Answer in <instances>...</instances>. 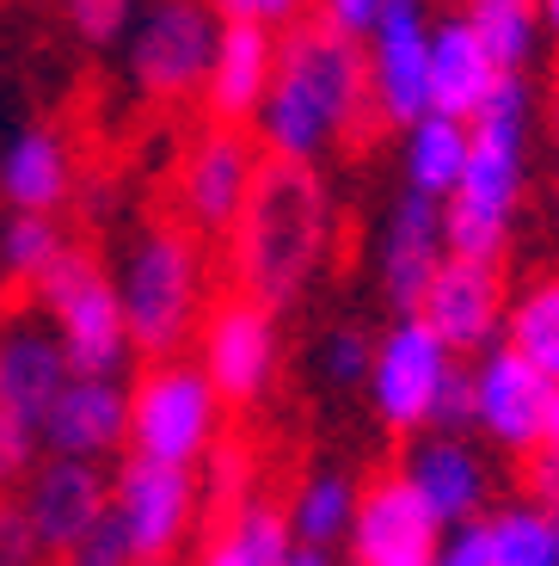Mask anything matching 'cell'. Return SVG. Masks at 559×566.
<instances>
[{"label": "cell", "mask_w": 559, "mask_h": 566, "mask_svg": "<svg viewBox=\"0 0 559 566\" xmlns=\"http://www.w3.org/2000/svg\"><path fill=\"white\" fill-rule=\"evenodd\" d=\"M376 13H381V0H320V19L333 31H345V38H369Z\"/></svg>", "instance_id": "ab89813d"}, {"label": "cell", "mask_w": 559, "mask_h": 566, "mask_svg": "<svg viewBox=\"0 0 559 566\" xmlns=\"http://www.w3.org/2000/svg\"><path fill=\"white\" fill-rule=\"evenodd\" d=\"M215 13H222V19H240V25L277 31V25H289V19L302 13V0H215Z\"/></svg>", "instance_id": "f35d334b"}, {"label": "cell", "mask_w": 559, "mask_h": 566, "mask_svg": "<svg viewBox=\"0 0 559 566\" xmlns=\"http://www.w3.org/2000/svg\"><path fill=\"white\" fill-rule=\"evenodd\" d=\"M553 148H559V99H553Z\"/></svg>", "instance_id": "ee69618b"}, {"label": "cell", "mask_w": 559, "mask_h": 566, "mask_svg": "<svg viewBox=\"0 0 559 566\" xmlns=\"http://www.w3.org/2000/svg\"><path fill=\"white\" fill-rule=\"evenodd\" d=\"M541 450H559V382L547 395V424H541Z\"/></svg>", "instance_id": "60d3db41"}, {"label": "cell", "mask_w": 559, "mask_h": 566, "mask_svg": "<svg viewBox=\"0 0 559 566\" xmlns=\"http://www.w3.org/2000/svg\"><path fill=\"white\" fill-rule=\"evenodd\" d=\"M43 560H50V554H43V542H38V530H31L25 505L0 493V566H43Z\"/></svg>", "instance_id": "d590c367"}, {"label": "cell", "mask_w": 559, "mask_h": 566, "mask_svg": "<svg viewBox=\"0 0 559 566\" xmlns=\"http://www.w3.org/2000/svg\"><path fill=\"white\" fill-rule=\"evenodd\" d=\"M529 81L498 74L474 117H467V167L462 185L443 198V241L455 259H492L510 247V228L529 185Z\"/></svg>", "instance_id": "3957f363"}, {"label": "cell", "mask_w": 559, "mask_h": 566, "mask_svg": "<svg viewBox=\"0 0 559 566\" xmlns=\"http://www.w3.org/2000/svg\"><path fill=\"white\" fill-rule=\"evenodd\" d=\"M486 548L492 566H559V524L529 499L486 511Z\"/></svg>", "instance_id": "f1b7e54d"}, {"label": "cell", "mask_w": 559, "mask_h": 566, "mask_svg": "<svg viewBox=\"0 0 559 566\" xmlns=\"http://www.w3.org/2000/svg\"><path fill=\"white\" fill-rule=\"evenodd\" d=\"M350 517H357V486L345 474H308L289 499V536L302 548H326L350 536Z\"/></svg>", "instance_id": "4316f807"}, {"label": "cell", "mask_w": 559, "mask_h": 566, "mask_svg": "<svg viewBox=\"0 0 559 566\" xmlns=\"http://www.w3.org/2000/svg\"><path fill=\"white\" fill-rule=\"evenodd\" d=\"M369 357H376V339L363 326H333L320 345V369L333 388H363L369 382Z\"/></svg>", "instance_id": "4dcf8cb0"}, {"label": "cell", "mask_w": 559, "mask_h": 566, "mask_svg": "<svg viewBox=\"0 0 559 566\" xmlns=\"http://www.w3.org/2000/svg\"><path fill=\"white\" fill-rule=\"evenodd\" d=\"M333 234H338L333 185L320 179V167L265 155L259 172H252V191L240 203L234 228H228L234 290L271 314L295 308L308 296V283L320 277Z\"/></svg>", "instance_id": "6da1fadb"}, {"label": "cell", "mask_w": 559, "mask_h": 566, "mask_svg": "<svg viewBox=\"0 0 559 566\" xmlns=\"http://www.w3.org/2000/svg\"><path fill=\"white\" fill-rule=\"evenodd\" d=\"M535 13H541V25L553 31V43H559V0H535Z\"/></svg>", "instance_id": "7bdbcfd3"}, {"label": "cell", "mask_w": 559, "mask_h": 566, "mask_svg": "<svg viewBox=\"0 0 559 566\" xmlns=\"http://www.w3.org/2000/svg\"><path fill=\"white\" fill-rule=\"evenodd\" d=\"M369 105V62L363 43L333 31L326 19L295 25L277 43V69H271L265 105H259V155L271 160H302L320 167L333 142H345L363 124Z\"/></svg>", "instance_id": "7a4b0ae2"}, {"label": "cell", "mask_w": 559, "mask_h": 566, "mask_svg": "<svg viewBox=\"0 0 559 566\" xmlns=\"http://www.w3.org/2000/svg\"><path fill=\"white\" fill-rule=\"evenodd\" d=\"M50 566H136V554H129V536L117 517H105V524L93 530V536H81L74 548L50 554Z\"/></svg>", "instance_id": "836d02e7"}, {"label": "cell", "mask_w": 559, "mask_h": 566, "mask_svg": "<svg viewBox=\"0 0 559 566\" xmlns=\"http://www.w3.org/2000/svg\"><path fill=\"white\" fill-rule=\"evenodd\" d=\"M443 259H449L443 203L424 198V191H400L393 210H388V228H381V253H376L388 308L393 314H419V302H424V290H431V277H436Z\"/></svg>", "instance_id": "e0dca14e"}, {"label": "cell", "mask_w": 559, "mask_h": 566, "mask_svg": "<svg viewBox=\"0 0 559 566\" xmlns=\"http://www.w3.org/2000/svg\"><path fill=\"white\" fill-rule=\"evenodd\" d=\"M431 431H443V438L474 431V369H467V364L449 369L443 395H436V407H431Z\"/></svg>", "instance_id": "e575fe53"}, {"label": "cell", "mask_w": 559, "mask_h": 566, "mask_svg": "<svg viewBox=\"0 0 559 566\" xmlns=\"http://www.w3.org/2000/svg\"><path fill=\"white\" fill-rule=\"evenodd\" d=\"M443 536L449 530L431 517V505L400 474H388V481L357 493V517H350L345 542L357 566H431Z\"/></svg>", "instance_id": "2e32d148"}, {"label": "cell", "mask_w": 559, "mask_h": 566, "mask_svg": "<svg viewBox=\"0 0 559 566\" xmlns=\"http://www.w3.org/2000/svg\"><path fill=\"white\" fill-rule=\"evenodd\" d=\"M369 105L381 124L405 129L431 112V19L419 0H381L369 25Z\"/></svg>", "instance_id": "30bf717a"}, {"label": "cell", "mask_w": 559, "mask_h": 566, "mask_svg": "<svg viewBox=\"0 0 559 566\" xmlns=\"http://www.w3.org/2000/svg\"><path fill=\"white\" fill-rule=\"evenodd\" d=\"M117 302H124L129 345L148 357H172L197 326L203 308V259H197L191 228L179 222H148L129 241L124 265L112 271Z\"/></svg>", "instance_id": "277c9868"}, {"label": "cell", "mask_w": 559, "mask_h": 566, "mask_svg": "<svg viewBox=\"0 0 559 566\" xmlns=\"http://www.w3.org/2000/svg\"><path fill=\"white\" fill-rule=\"evenodd\" d=\"M259 142L240 124H210L191 142V155L179 167V210L191 222V234H228L252 191V172H259Z\"/></svg>", "instance_id": "7c38bea8"}, {"label": "cell", "mask_w": 559, "mask_h": 566, "mask_svg": "<svg viewBox=\"0 0 559 566\" xmlns=\"http://www.w3.org/2000/svg\"><path fill=\"white\" fill-rule=\"evenodd\" d=\"M62 253H68V234L56 228V216L7 210V222H0V277L38 290V277L56 265Z\"/></svg>", "instance_id": "f546056e"}, {"label": "cell", "mask_w": 559, "mask_h": 566, "mask_svg": "<svg viewBox=\"0 0 559 566\" xmlns=\"http://www.w3.org/2000/svg\"><path fill=\"white\" fill-rule=\"evenodd\" d=\"M68 382H74L68 352L43 321H19L0 333V412L25 419L43 438V419H50V407Z\"/></svg>", "instance_id": "d6986e66"}, {"label": "cell", "mask_w": 559, "mask_h": 566, "mask_svg": "<svg viewBox=\"0 0 559 566\" xmlns=\"http://www.w3.org/2000/svg\"><path fill=\"white\" fill-rule=\"evenodd\" d=\"M283 566H333V554H326V548H302V542H295Z\"/></svg>", "instance_id": "b9f144b4"}, {"label": "cell", "mask_w": 559, "mask_h": 566, "mask_svg": "<svg viewBox=\"0 0 559 566\" xmlns=\"http://www.w3.org/2000/svg\"><path fill=\"white\" fill-rule=\"evenodd\" d=\"M405 191H424V198L443 203L455 185H462V167H467V124L462 117H443V112H424L419 124H405Z\"/></svg>", "instance_id": "d4e9b609"}, {"label": "cell", "mask_w": 559, "mask_h": 566, "mask_svg": "<svg viewBox=\"0 0 559 566\" xmlns=\"http://www.w3.org/2000/svg\"><path fill=\"white\" fill-rule=\"evenodd\" d=\"M38 302H43V326L62 339L74 376H112L124 382L129 357V326H124V302H117L112 271L98 265L93 253L68 247L56 265L38 277Z\"/></svg>", "instance_id": "5b68a950"}, {"label": "cell", "mask_w": 559, "mask_h": 566, "mask_svg": "<svg viewBox=\"0 0 559 566\" xmlns=\"http://www.w3.org/2000/svg\"><path fill=\"white\" fill-rule=\"evenodd\" d=\"M222 443V395L197 364L160 357L136 388H129V455L172 468H197Z\"/></svg>", "instance_id": "8992f818"}, {"label": "cell", "mask_w": 559, "mask_h": 566, "mask_svg": "<svg viewBox=\"0 0 559 566\" xmlns=\"http://www.w3.org/2000/svg\"><path fill=\"white\" fill-rule=\"evenodd\" d=\"M400 481L431 505V517L443 530L486 517V462H479L462 438H443V431L419 438L400 462Z\"/></svg>", "instance_id": "ffe728a7"}, {"label": "cell", "mask_w": 559, "mask_h": 566, "mask_svg": "<svg viewBox=\"0 0 559 566\" xmlns=\"http://www.w3.org/2000/svg\"><path fill=\"white\" fill-rule=\"evenodd\" d=\"M498 62H492V50L474 38V25H467L462 13L443 19V25H431V112L443 117H474L479 105H486L492 81H498Z\"/></svg>", "instance_id": "603a6c76"}, {"label": "cell", "mask_w": 559, "mask_h": 566, "mask_svg": "<svg viewBox=\"0 0 559 566\" xmlns=\"http://www.w3.org/2000/svg\"><path fill=\"white\" fill-rule=\"evenodd\" d=\"M136 566H167V560H136Z\"/></svg>", "instance_id": "bcb514c9"}, {"label": "cell", "mask_w": 559, "mask_h": 566, "mask_svg": "<svg viewBox=\"0 0 559 566\" xmlns=\"http://www.w3.org/2000/svg\"><path fill=\"white\" fill-rule=\"evenodd\" d=\"M431 566H492V548H486V517H474V524H455V530H449Z\"/></svg>", "instance_id": "74e56055"}, {"label": "cell", "mask_w": 559, "mask_h": 566, "mask_svg": "<svg viewBox=\"0 0 559 566\" xmlns=\"http://www.w3.org/2000/svg\"><path fill=\"white\" fill-rule=\"evenodd\" d=\"M504 308H510L504 271L492 265V259H455L449 253L443 265H436L424 302H419V321L431 326L455 357H474V352H486V345L504 339Z\"/></svg>", "instance_id": "4fadbf2b"}, {"label": "cell", "mask_w": 559, "mask_h": 566, "mask_svg": "<svg viewBox=\"0 0 559 566\" xmlns=\"http://www.w3.org/2000/svg\"><path fill=\"white\" fill-rule=\"evenodd\" d=\"M62 13H68V25L86 43H124L141 13V0H62Z\"/></svg>", "instance_id": "1f68e13d"}, {"label": "cell", "mask_w": 559, "mask_h": 566, "mask_svg": "<svg viewBox=\"0 0 559 566\" xmlns=\"http://www.w3.org/2000/svg\"><path fill=\"white\" fill-rule=\"evenodd\" d=\"M38 462H43V438L25 419L0 412V493H7V486H25V474Z\"/></svg>", "instance_id": "d6a6232c"}, {"label": "cell", "mask_w": 559, "mask_h": 566, "mask_svg": "<svg viewBox=\"0 0 559 566\" xmlns=\"http://www.w3.org/2000/svg\"><path fill=\"white\" fill-rule=\"evenodd\" d=\"M112 517L124 524L136 560H172V548L197 524V474L172 462L129 455L112 481Z\"/></svg>", "instance_id": "8fae6325"}, {"label": "cell", "mask_w": 559, "mask_h": 566, "mask_svg": "<svg viewBox=\"0 0 559 566\" xmlns=\"http://www.w3.org/2000/svg\"><path fill=\"white\" fill-rule=\"evenodd\" d=\"M523 499H529V505H541L547 517L559 524V450L523 455Z\"/></svg>", "instance_id": "8d00e7d4"}, {"label": "cell", "mask_w": 559, "mask_h": 566, "mask_svg": "<svg viewBox=\"0 0 559 566\" xmlns=\"http://www.w3.org/2000/svg\"><path fill=\"white\" fill-rule=\"evenodd\" d=\"M271 69H277V38H271L265 25L222 19L210 81H203V105H210L215 124H246V117H259L265 86H271Z\"/></svg>", "instance_id": "44dd1931"}, {"label": "cell", "mask_w": 559, "mask_h": 566, "mask_svg": "<svg viewBox=\"0 0 559 566\" xmlns=\"http://www.w3.org/2000/svg\"><path fill=\"white\" fill-rule=\"evenodd\" d=\"M0 198L7 210H31V216H56L74 198V155L56 129L25 124L7 136L0 148Z\"/></svg>", "instance_id": "7402d4cb"}, {"label": "cell", "mask_w": 559, "mask_h": 566, "mask_svg": "<svg viewBox=\"0 0 559 566\" xmlns=\"http://www.w3.org/2000/svg\"><path fill=\"white\" fill-rule=\"evenodd\" d=\"M455 364H462V357L449 352L419 314H400V321L376 339V357H369L363 388H369L376 419L388 424V431H405V438H412V431H431V407H436V395H443Z\"/></svg>", "instance_id": "ba28073f"}, {"label": "cell", "mask_w": 559, "mask_h": 566, "mask_svg": "<svg viewBox=\"0 0 559 566\" xmlns=\"http://www.w3.org/2000/svg\"><path fill=\"white\" fill-rule=\"evenodd\" d=\"M467 25L474 38L492 50L504 74H523L541 50V13H535V0H467Z\"/></svg>", "instance_id": "83f0119b"}, {"label": "cell", "mask_w": 559, "mask_h": 566, "mask_svg": "<svg viewBox=\"0 0 559 566\" xmlns=\"http://www.w3.org/2000/svg\"><path fill=\"white\" fill-rule=\"evenodd\" d=\"M553 228H559V185H553Z\"/></svg>", "instance_id": "f6af8a7d"}, {"label": "cell", "mask_w": 559, "mask_h": 566, "mask_svg": "<svg viewBox=\"0 0 559 566\" xmlns=\"http://www.w3.org/2000/svg\"><path fill=\"white\" fill-rule=\"evenodd\" d=\"M277 364H283V326L271 308L234 296L203 321L197 369L210 376L222 407H259L271 395V382H277Z\"/></svg>", "instance_id": "9c48e42d"}, {"label": "cell", "mask_w": 559, "mask_h": 566, "mask_svg": "<svg viewBox=\"0 0 559 566\" xmlns=\"http://www.w3.org/2000/svg\"><path fill=\"white\" fill-rule=\"evenodd\" d=\"M222 13L210 0H141L136 25H129V81L148 99H191L210 81Z\"/></svg>", "instance_id": "52a82bcc"}, {"label": "cell", "mask_w": 559, "mask_h": 566, "mask_svg": "<svg viewBox=\"0 0 559 566\" xmlns=\"http://www.w3.org/2000/svg\"><path fill=\"white\" fill-rule=\"evenodd\" d=\"M19 505H25L43 554H62L112 517V474L98 462H81V455H43L25 474Z\"/></svg>", "instance_id": "9a60e30c"}, {"label": "cell", "mask_w": 559, "mask_h": 566, "mask_svg": "<svg viewBox=\"0 0 559 566\" xmlns=\"http://www.w3.org/2000/svg\"><path fill=\"white\" fill-rule=\"evenodd\" d=\"M504 345L529 357L547 382H559V271H547L523 296H510V308H504Z\"/></svg>", "instance_id": "484cf974"}, {"label": "cell", "mask_w": 559, "mask_h": 566, "mask_svg": "<svg viewBox=\"0 0 559 566\" xmlns=\"http://www.w3.org/2000/svg\"><path fill=\"white\" fill-rule=\"evenodd\" d=\"M547 395H553V382L523 352H510L504 339L486 345L474 364V431H486L510 455H535L547 424Z\"/></svg>", "instance_id": "5bb4252c"}, {"label": "cell", "mask_w": 559, "mask_h": 566, "mask_svg": "<svg viewBox=\"0 0 559 566\" xmlns=\"http://www.w3.org/2000/svg\"><path fill=\"white\" fill-rule=\"evenodd\" d=\"M117 443H129V388L112 376H74L43 419V455L105 462Z\"/></svg>", "instance_id": "ac0fdd59"}, {"label": "cell", "mask_w": 559, "mask_h": 566, "mask_svg": "<svg viewBox=\"0 0 559 566\" xmlns=\"http://www.w3.org/2000/svg\"><path fill=\"white\" fill-rule=\"evenodd\" d=\"M289 548V511H277L271 499H246L215 524V536L197 548L191 566H283Z\"/></svg>", "instance_id": "cb8c5ba5"}]
</instances>
